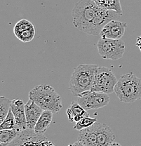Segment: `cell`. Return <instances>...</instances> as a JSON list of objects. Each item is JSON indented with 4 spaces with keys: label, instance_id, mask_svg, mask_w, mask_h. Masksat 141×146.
I'll list each match as a JSON object with an SVG mask.
<instances>
[{
    "label": "cell",
    "instance_id": "15",
    "mask_svg": "<svg viewBox=\"0 0 141 146\" xmlns=\"http://www.w3.org/2000/svg\"><path fill=\"white\" fill-rule=\"evenodd\" d=\"M53 114L54 112H52L51 111H43L34 129V131L36 133H44V132H46L47 129L49 127L52 122Z\"/></svg>",
    "mask_w": 141,
    "mask_h": 146
},
{
    "label": "cell",
    "instance_id": "17",
    "mask_svg": "<svg viewBox=\"0 0 141 146\" xmlns=\"http://www.w3.org/2000/svg\"><path fill=\"white\" fill-rule=\"evenodd\" d=\"M20 131L16 129H4L0 131V146H6L19 135Z\"/></svg>",
    "mask_w": 141,
    "mask_h": 146
},
{
    "label": "cell",
    "instance_id": "23",
    "mask_svg": "<svg viewBox=\"0 0 141 146\" xmlns=\"http://www.w3.org/2000/svg\"><path fill=\"white\" fill-rule=\"evenodd\" d=\"M109 146H122L120 143H117V142H113V143L110 144Z\"/></svg>",
    "mask_w": 141,
    "mask_h": 146
},
{
    "label": "cell",
    "instance_id": "20",
    "mask_svg": "<svg viewBox=\"0 0 141 146\" xmlns=\"http://www.w3.org/2000/svg\"><path fill=\"white\" fill-rule=\"evenodd\" d=\"M12 129H16V121H15L14 115H13L11 110L10 109L7 116L4 119V121L1 123L0 130Z\"/></svg>",
    "mask_w": 141,
    "mask_h": 146
},
{
    "label": "cell",
    "instance_id": "4",
    "mask_svg": "<svg viewBox=\"0 0 141 146\" xmlns=\"http://www.w3.org/2000/svg\"><path fill=\"white\" fill-rule=\"evenodd\" d=\"M117 98L124 103H134L141 99V79L133 72L121 75L115 87Z\"/></svg>",
    "mask_w": 141,
    "mask_h": 146
},
{
    "label": "cell",
    "instance_id": "14",
    "mask_svg": "<svg viewBox=\"0 0 141 146\" xmlns=\"http://www.w3.org/2000/svg\"><path fill=\"white\" fill-rule=\"evenodd\" d=\"M86 111L78 102L72 101L67 109V116L71 122L77 123L89 114Z\"/></svg>",
    "mask_w": 141,
    "mask_h": 146
},
{
    "label": "cell",
    "instance_id": "12",
    "mask_svg": "<svg viewBox=\"0 0 141 146\" xmlns=\"http://www.w3.org/2000/svg\"><path fill=\"white\" fill-rule=\"evenodd\" d=\"M95 140L97 146H109L115 142V135L108 125L99 122H95Z\"/></svg>",
    "mask_w": 141,
    "mask_h": 146
},
{
    "label": "cell",
    "instance_id": "16",
    "mask_svg": "<svg viewBox=\"0 0 141 146\" xmlns=\"http://www.w3.org/2000/svg\"><path fill=\"white\" fill-rule=\"evenodd\" d=\"M101 8L106 10L115 11L120 15H122V8L120 0H93Z\"/></svg>",
    "mask_w": 141,
    "mask_h": 146
},
{
    "label": "cell",
    "instance_id": "11",
    "mask_svg": "<svg viewBox=\"0 0 141 146\" xmlns=\"http://www.w3.org/2000/svg\"><path fill=\"white\" fill-rule=\"evenodd\" d=\"M11 110L14 115L16 129L19 131L28 129L25 105H24L23 101L19 98L12 100L11 103Z\"/></svg>",
    "mask_w": 141,
    "mask_h": 146
},
{
    "label": "cell",
    "instance_id": "1",
    "mask_svg": "<svg viewBox=\"0 0 141 146\" xmlns=\"http://www.w3.org/2000/svg\"><path fill=\"white\" fill-rule=\"evenodd\" d=\"M93 0H80L72 9V23L80 31L90 35L95 20L101 10Z\"/></svg>",
    "mask_w": 141,
    "mask_h": 146
},
{
    "label": "cell",
    "instance_id": "2",
    "mask_svg": "<svg viewBox=\"0 0 141 146\" xmlns=\"http://www.w3.org/2000/svg\"><path fill=\"white\" fill-rule=\"evenodd\" d=\"M29 99L33 100L44 110L54 113L60 112L63 108L61 97L54 87L48 84H39L29 93Z\"/></svg>",
    "mask_w": 141,
    "mask_h": 146
},
{
    "label": "cell",
    "instance_id": "22",
    "mask_svg": "<svg viewBox=\"0 0 141 146\" xmlns=\"http://www.w3.org/2000/svg\"><path fill=\"white\" fill-rule=\"evenodd\" d=\"M69 146H86V145H85L82 142H81V141H77V142H75L74 144H72V145H70Z\"/></svg>",
    "mask_w": 141,
    "mask_h": 146
},
{
    "label": "cell",
    "instance_id": "6",
    "mask_svg": "<svg viewBox=\"0 0 141 146\" xmlns=\"http://www.w3.org/2000/svg\"><path fill=\"white\" fill-rule=\"evenodd\" d=\"M98 52L103 59L117 60L125 53L126 46L122 39H101L97 44Z\"/></svg>",
    "mask_w": 141,
    "mask_h": 146
},
{
    "label": "cell",
    "instance_id": "7",
    "mask_svg": "<svg viewBox=\"0 0 141 146\" xmlns=\"http://www.w3.org/2000/svg\"><path fill=\"white\" fill-rule=\"evenodd\" d=\"M110 100L108 94L98 91H89L77 97V102L86 110L103 108L109 104Z\"/></svg>",
    "mask_w": 141,
    "mask_h": 146
},
{
    "label": "cell",
    "instance_id": "13",
    "mask_svg": "<svg viewBox=\"0 0 141 146\" xmlns=\"http://www.w3.org/2000/svg\"><path fill=\"white\" fill-rule=\"evenodd\" d=\"M25 110L28 129H34L44 110L33 100L29 99L25 105Z\"/></svg>",
    "mask_w": 141,
    "mask_h": 146
},
{
    "label": "cell",
    "instance_id": "19",
    "mask_svg": "<svg viewBox=\"0 0 141 146\" xmlns=\"http://www.w3.org/2000/svg\"><path fill=\"white\" fill-rule=\"evenodd\" d=\"M95 122H97V118H92L89 116V115H86L81 120L77 122L75 126L74 127V129L77 131H81L83 129L90 127L91 126L93 125Z\"/></svg>",
    "mask_w": 141,
    "mask_h": 146
},
{
    "label": "cell",
    "instance_id": "10",
    "mask_svg": "<svg viewBox=\"0 0 141 146\" xmlns=\"http://www.w3.org/2000/svg\"><path fill=\"white\" fill-rule=\"evenodd\" d=\"M13 33L21 42L28 43L34 38L35 28L30 21L26 19H22L15 25Z\"/></svg>",
    "mask_w": 141,
    "mask_h": 146
},
{
    "label": "cell",
    "instance_id": "5",
    "mask_svg": "<svg viewBox=\"0 0 141 146\" xmlns=\"http://www.w3.org/2000/svg\"><path fill=\"white\" fill-rule=\"evenodd\" d=\"M117 82L118 80L111 70L106 67L98 66L95 70L91 91L112 94Z\"/></svg>",
    "mask_w": 141,
    "mask_h": 146
},
{
    "label": "cell",
    "instance_id": "18",
    "mask_svg": "<svg viewBox=\"0 0 141 146\" xmlns=\"http://www.w3.org/2000/svg\"><path fill=\"white\" fill-rule=\"evenodd\" d=\"M11 100L4 96L0 97V123L4 121L11 109Z\"/></svg>",
    "mask_w": 141,
    "mask_h": 146
},
{
    "label": "cell",
    "instance_id": "21",
    "mask_svg": "<svg viewBox=\"0 0 141 146\" xmlns=\"http://www.w3.org/2000/svg\"><path fill=\"white\" fill-rule=\"evenodd\" d=\"M136 45L138 47L139 49H140V51H141V36H138V37L137 38V40H136Z\"/></svg>",
    "mask_w": 141,
    "mask_h": 146
},
{
    "label": "cell",
    "instance_id": "3",
    "mask_svg": "<svg viewBox=\"0 0 141 146\" xmlns=\"http://www.w3.org/2000/svg\"><path fill=\"white\" fill-rule=\"evenodd\" d=\"M98 65L81 64L74 69L69 82V89L74 96L78 97L91 91Z\"/></svg>",
    "mask_w": 141,
    "mask_h": 146
},
{
    "label": "cell",
    "instance_id": "8",
    "mask_svg": "<svg viewBox=\"0 0 141 146\" xmlns=\"http://www.w3.org/2000/svg\"><path fill=\"white\" fill-rule=\"evenodd\" d=\"M46 138L44 133H36L34 129H28L20 131L19 135L6 146H43Z\"/></svg>",
    "mask_w": 141,
    "mask_h": 146
},
{
    "label": "cell",
    "instance_id": "9",
    "mask_svg": "<svg viewBox=\"0 0 141 146\" xmlns=\"http://www.w3.org/2000/svg\"><path fill=\"white\" fill-rule=\"evenodd\" d=\"M126 27V23L113 20L105 25L99 35L102 39H121L125 33Z\"/></svg>",
    "mask_w": 141,
    "mask_h": 146
}]
</instances>
